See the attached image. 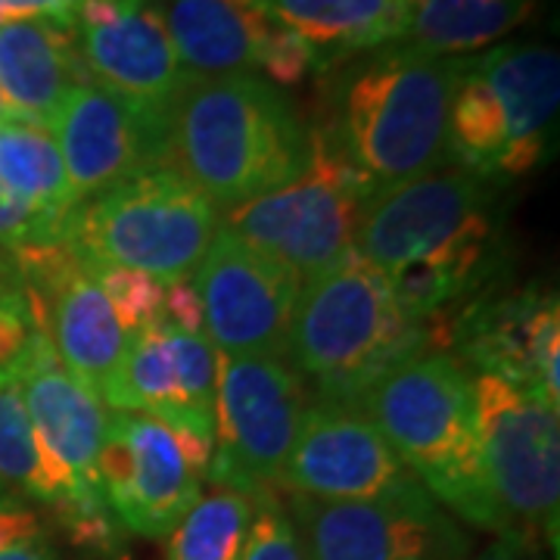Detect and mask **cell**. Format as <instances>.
I'll return each mask as SVG.
<instances>
[{"label":"cell","instance_id":"obj_18","mask_svg":"<svg viewBox=\"0 0 560 560\" xmlns=\"http://www.w3.org/2000/svg\"><path fill=\"white\" fill-rule=\"evenodd\" d=\"M50 135L60 147L75 206L165 162V121L143 116L97 81H84L62 101Z\"/></svg>","mask_w":560,"mask_h":560},{"label":"cell","instance_id":"obj_37","mask_svg":"<svg viewBox=\"0 0 560 560\" xmlns=\"http://www.w3.org/2000/svg\"><path fill=\"white\" fill-rule=\"evenodd\" d=\"M3 119H10V116H7V106H3V101H0V121Z\"/></svg>","mask_w":560,"mask_h":560},{"label":"cell","instance_id":"obj_31","mask_svg":"<svg viewBox=\"0 0 560 560\" xmlns=\"http://www.w3.org/2000/svg\"><path fill=\"white\" fill-rule=\"evenodd\" d=\"M184 334H202V305L200 293L190 278H178L162 283V320Z\"/></svg>","mask_w":560,"mask_h":560},{"label":"cell","instance_id":"obj_24","mask_svg":"<svg viewBox=\"0 0 560 560\" xmlns=\"http://www.w3.org/2000/svg\"><path fill=\"white\" fill-rule=\"evenodd\" d=\"M256 501L212 486L168 533L165 560H241Z\"/></svg>","mask_w":560,"mask_h":560},{"label":"cell","instance_id":"obj_28","mask_svg":"<svg viewBox=\"0 0 560 560\" xmlns=\"http://www.w3.org/2000/svg\"><path fill=\"white\" fill-rule=\"evenodd\" d=\"M241 560H305L296 526L278 495L256 501L253 526H249Z\"/></svg>","mask_w":560,"mask_h":560},{"label":"cell","instance_id":"obj_16","mask_svg":"<svg viewBox=\"0 0 560 560\" xmlns=\"http://www.w3.org/2000/svg\"><path fill=\"white\" fill-rule=\"evenodd\" d=\"M215 364L219 355L202 334L156 324L128 337L101 401L215 445Z\"/></svg>","mask_w":560,"mask_h":560},{"label":"cell","instance_id":"obj_11","mask_svg":"<svg viewBox=\"0 0 560 560\" xmlns=\"http://www.w3.org/2000/svg\"><path fill=\"white\" fill-rule=\"evenodd\" d=\"M492 231V187L458 165H442L374 194L361 212L352 249L389 275L411 261L482 253Z\"/></svg>","mask_w":560,"mask_h":560},{"label":"cell","instance_id":"obj_36","mask_svg":"<svg viewBox=\"0 0 560 560\" xmlns=\"http://www.w3.org/2000/svg\"><path fill=\"white\" fill-rule=\"evenodd\" d=\"M20 275H16V268H13V261H10V253H3L0 249V290H7L10 283H16Z\"/></svg>","mask_w":560,"mask_h":560},{"label":"cell","instance_id":"obj_9","mask_svg":"<svg viewBox=\"0 0 560 560\" xmlns=\"http://www.w3.org/2000/svg\"><path fill=\"white\" fill-rule=\"evenodd\" d=\"M302 411V377L283 355H219L215 448L206 480L249 501L275 499Z\"/></svg>","mask_w":560,"mask_h":560},{"label":"cell","instance_id":"obj_22","mask_svg":"<svg viewBox=\"0 0 560 560\" xmlns=\"http://www.w3.org/2000/svg\"><path fill=\"white\" fill-rule=\"evenodd\" d=\"M405 40L440 57H464L499 44L533 16L536 0H405Z\"/></svg>","mask_w":560,"mask_h":560},{"label":"cell","instance_id":"obj_3","mask_svg":"<svg viewBox=\"0 0 560 560\" xmlns=\"http://www.w3.org/2000/svg\"><path fill=\"white\" fill-rule=\"evenodd\" d=\"M452 312L408 318L374 265L349 249L300 287L287 361L315 386V401L355 408L405 361L452 349Z\"/></svg>","mask_w":560,"mask_h":560},{"label":"cell","instance_id":"obj_19","mask_svg":"<svg viewBox=\"0 0 560 560\" xmlns=\"http://www.w3.org/2000/svg\"><path fill=\"white\" fill-rule=\"evenodd\" d=\"M91 81L75 32L50 20L0 22V101L10 119L47 125Z\"/></svg>","mask_w":560,"mask_h":560},{"label":"cell","instance_id":"obj_27","mask_svg":"<svg viewBox=\"0 0 560 560\" xmlns=\"http://www.w3.org/2000/svg\"><path fill=\"white\" fill-rule=\"evenodd\" d=\"M106 300L113 305L116 318H119L121 330L128 337H135L140 330H150L162 320V283L150 275L140 271H128V268H109V265H84Z\"/></svg>","mask_w":560,"mask_h":560},{"label":"cell","instance_id":"obj_14","mask_svg":"<svg viewBox=\"0 0 560 560\" xmlns=\"http://www.w3.org/2000/svg\"><path fill=\"white\" fill-rule=\"evenodd\" d=\"M280 489L318 501H386L427 492L359 408L327 401L302 411Z\"/></svg>","mask_w":560,"mask_h":560},{"label":"cell","instance_id":"obj_34","mask_svg":"<svg viewBox=\"0 0 560 560\" xmlns=\"http://www.w3.org/2000/svg\"><path fill=\"white\" fill-rule=\"evenodd\" d=\"M467 560H545L539 548H533V545H526V541L514 539V536H499V539L492 541L489 548H482L477 558H467Z\"/></svg>","mask_w":560,"mask_h":560},{"label":"cell","instance_id":"obj_17","mask_svg":"<svg viewBox=\"0 0 560 560\" xmlns=\"http://www.w3.org/2000/svg\"><path fill=\"white\" fill-rule=\"evenodd\" d=\"M75 40L91 81L165 121L184 84L175 44L153 0H84L75 13Z\"/></svg>","mask_w":560,"mask_h":560},{"label":"cell","instance_id":"obj_4","mask_svg":"<svg viewBox=\"0 0 560 560\" xmlns=\"http://www.w3.org/2000/svg\"><path fill=\"white\" fill-rule=\"evenodd\" d=\"M436 504L501 536L482 460L470 371L452 352H427L377 381L355 405Z\"/></svg>","mask_w":560,"mask_h":560},{"label":"cell","instance_id":"obj_2","mask_svg":"<svg viewBox=\"0 0 560 560\" xmlns=\"http://www.w3.org/2000/svg\"><path fill=\"white\" fill-rule=\"evenodd\" d=\"M308 160L312 125L261 75H187L165 116V165L221 215L300 178Z\"/></svg>","mask_w":560,"mask_h":560},{"label":"cell","instance_id":"obj_35","mask_svg":"<svg viewBox=\"0 0 560 560\" xmlns=\"http://www.w3.org/2000/svg\"><path fill=\"white\" fill-rule=\"evenodd\" d=\"M0 560H57V551L47 541V536L38 533V536L13 541V545H3L0 548Z\"/></svg>","mask_w":560,"mask_h":560},{"label":"cell","instance_id":"obj_7","mask_svg":"<svg viewBox=\"0 0 560 560\" xmlns=\"http://www.w3.org/2000/svg\"><path fill=\"white\" fill-rule=\"evenodd\" d=\"M374 194V184L312 131V160L300 178L228 209L221 228L305 283L352 249Z\"/></svg>","mask_w":560,"mask_h":560},{"label":"cell","instance_id":"obj_13","mask_svg":"<svg viewBox=\"0 0 560 560\" xmlns=\"http://www.w3.org/2000/svg\"><path fill=\"white\" fill-rule=\"evenodd\" d=\"M202 305V337L215 355H283L300 280L265 259L228 228H219L194 268Z\"/></svg>","mask_w":560,"mask_h":560},{"label":"cell","instance_id":"obj_15","mask_svg":"<svg viewBox=\"0 0 560 560\" xmlns=\"http://www.w3.org/2000/svg\"><path fill=\"white\" fill-rule=\"evenodd\" d=\"M464 371L517 386L560 408V305L555 290L523 287L474 296L452 318V349Z\"/></svg>","mask_w":560,"mask_h":560},{"label":"cell","instance_id":"obj_33","mask_svg":"<svg viewBox=\"0 0 560 560\" xmlns=\"http://www.w3.org/2000/svg\"><path fill=\"white\" fill-rule=\"evenodd\" d=\"M38 533H44L40 529V517L16 492L0 495V548L20 539H28V536H38Z\"/></svg>","mask_w":560,"mask_h":560},{"label":"cell","instance_id":"obj_20","mask_svg":"<svg viewBox=\"0 0 560 560\" xmlns=\"http://www.w3.org/2000/svg\"><path fill=\"white\" fill-rule=\"evenodd\" d=\"M160 13L184 75H259V47L271 20L256 0H162Z\"/></svg>","mask_w":560,"mask_h":560},{"label":"cell","instance_id":"obj_30","mask_svg":"<svg viewBox=\"0 0 560 560\" xmlns=\"http://www.w3.org/2000/svg\"><path fill=\"white\" fill-rule=\"evenodd\" d=\"M50 243H62V224L32 212L25 202L0 187V249L16 253V249L50 246Z\"/></svg>","mask_w":560,"mask_h":560},{"label":"cell","instance_id":"obj_23","mask_svg":"<svg viewBox=\"0 0 560 560\" xmlns=\"http://www.w3.org/2000/svg\"><path fill=\"white\" fill-rule=\"evenodd\" d=\"M0 187L32 212L62 228L75 209L60 147L47 125L22 119L0 121Z\"/></svg>","mask_w":560,"mask_h":560},{"label":"cell","instance_id":"obj_8","mask_svg":"<svg viewBox=\"0 0 560 560\" xmlns=\"http://www.w3.org/2000/svg\"><path fill=\"white\" fill-rule=\"evenodd\" d=\"M470 383L501 536H514L558 558L560 408L499 377L477 374Z\"/></svg>","mask_w":560,"mask_h":560},{"label":"cell","instance_id":"obj_26","mask_svg":"<svg viewBox=\"0 0 560 560\" xmlns=\"http://www.w3.org/2000/svg\"><path fill=\"white\" fill-rule=\"evenodd\" d=\"M0 482L44 501L35 430L13 374H0Z\"/></svg>","mask_w":560,"mask_h":560},{"label":"cell","instance_id":"obj_6","mask_svg":"<svg viewBox=\"0 0 560 560\" xmlns=\"http://www.w3.org/2000/svg\"><path fill=\"white\" fill-rule=\"evenodd\" d=\"M221 228V212L172 165H150L81 200L62 243L81 265H109L160 283L190 278Z\"/></svg>","mask_w":560,"mask_h":560},{"label":"cell","instance_id":"obj_29","mask_svg":"<svg viewBox=\"0 0 560 560\" xmlns=\"http://www.w3.org/2000/svg\"><path fill=\"white\" fill-rule=\"evenodd\" d=\"M315 69L320 72L318 50L287 25L271 20L259 47V72H265L271 84H300Z\"/></svg>","mask_w":560,"mask_h":560},{"label":"cell","instance_id":"obj_10","mask_svg":"<svg viewBox=\"0 0 560 560\" xmlns=\"http://www.w3.org/2000/svg\"><path fill=\"white\" fill-rule=\"evenodd\" d=\"M212 448L156 418L106 411L97 489L109 514L140 539H168L202 495Z\"/></svg>","mask_w":560,"mask_h":560},{"label":"cell","instance_id":"obj_1","mask_svg":"<svg viewBox=\"0 0 560 560\" xmlns=\"http://www.w3.org/2000/svg\"><path fill=\"white\" fill-rule=\"evenodd\" d=\"M334 66L324 69L327 121L312 131L377 194L448 165V113L464 57L399 40Z\"/></svg>","mask_w":560,"mask_h":560},{"label":"cell","instance_id":"obj_5","mask_svg":"<svg viewBox=\"0 0 560 560\" xmlns=\"http://www.w3.org/2000/svg\"><path fill=\"white\" fill-rule=\"evenodd\" d=\"M558 106V50L499 44L464 57L448 113V162L486 184L529 175L548 153Z\"/></svg>","mask_w":560,"mask_h":560},{"label":"cell","instance_id":"obj_12","mask_svg":"<svg viewBox=\"0 0 560 560\" xmlns=\"http://www.w3.org/2000/svg\"><path fill=\"white\" fill-rule=\"evenodd\" d=\"M305 560H467L470 536L430 492L386 501H283Z\"/></svg>","mask_w":560,"mask_h":560},{"label":"cell","instance_id":"obj_25","mask_svg":"<svg viewBox=\"0 0 560 560\" xmlns=\"http://www.w3.org/2000/svg\"><path fill=\"white\" fill-rule=\"evenodd\" d=\"M489 275V249L464 253L448 259H423L401 265L396 271L383 275L393 296L408 318H433L452 312L455 302L474 300L477 283Z\"/></svg>","mask_w":560,"mask_h":560},{"label":"cell","instance_id":"obj_32","mask_svg":"<svg viewBox=\"0 0 560 560\" xmlns=\"http://www.w3.org/2000/svg\"><path fill=\"white\" fill-rule=\"evenodd\" d=\"M81 3L84 0H0V22L50 20L72 28Z\"/></svg>","mask_w":560,"mask_h":560},{"label":"cell","instance_id":"obj_21","mask_svg":"<svg viewBox=\"0 0 560 560\" xmlns=\"http://www.w3.org/2000/svg\"><path fill=\"white\" fill-rule=\"evenodd\" d=\"M256 7L318 50L320 72L408 35L405 0H256Z\"/></svg>","mask_w":560,"mask_h":560}]
</instances>
